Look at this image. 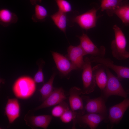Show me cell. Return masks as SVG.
<instances>
[{"mask_svg": "<svg viewBox=\"0 0 129 129\" xmlns=\"http://www.w3.org/2000/svg\"><path fill=\"white\" fill-rule=\"evenodd\" d=\"M48 81L44 84L39 91L41 95V100L44 101L52 93L54 88L53 83L57 72L55 70Z\"/></svg>", "mask_w": 129, "mask_h": 129, "instance_id": "22", "label": "cell"}, {"mask_svg": "<svg viewBox=\"0 0 129 129\" xmlns=\"http://www.w3.org/2000/svg\"><path fill=\"white\" fill-rule=\"evenodd\" d=\"M97 10L93 7L86 12L76 16L73 21L86 30L93 28L96 26L99 17L96 15Z\"/></svg>", "mask_w": 129, "mask_h": 129, "instance_id": "8", "label": "cell"}, {"mask_svg": "<svg viewBox=\"0 0 129 129\" xmlns=\"http://www.w3.org/2000/svg\"><path fill=\"white\" fill-rule=\"evenodd\" d=\"M35 5L34 13L32 16V20L35 22L44 21L48 16L47 9L43 6L38 4Z\"/></svg>", "mask_w": 129, "mask_h": 129, "instance_id": "23", "label": "cell"}, {"mask_svg": "<svg viewBox=\"0 0 129 129\" xmlns=\"http://www.w3.org/2000/svg\"><path fill=\"white\" fill-rule=\"evenodd\" d=\"M60 118L61 121L64 123H69L73 120V127L75 126L76 116L71 109H69L66 110Z\"/></svg>", "mask_w": 129, "mask_h": 129, "instance_id": "25", "label": "cell"}, {"mask_svg": "<svg viewBox=\"0 0 129 129\" xmlns=\"http://www.w3.org/2000/svg\"><path fill=\"white\" fill-rule=\"evenodd\" d=\"M52 57L60 75L68 79L70 73L76 68L65 56L57 52L51 51Z\"/></svg>", "mask_w": 129, "mask_h": 129, "instance_id": "6", "label": "cell"}, {"mask_svg": "<svg viewBox=\"0 0 129 129\" xmlns=\"http://www.w3.org/2000/svg\"><path fill=\"white\" fill-rule=\"evenodd\" d=\"M69 109V108L68 105L64 101L52 108L51 111L52 115L56 117H60Z\"/></svg>", "mask_w": 129, "mask_h": 129, "instance_id": "24", "label": "cell"}, {"mask_svg": "<svg viewBox=\"0 0 129 129\" xmlns=\"http://www.w3.org/2000/svg\"><path fill=\"white\" fill-rule=\"evenodd\" d=\"M20 111V106L18 99H9L5 107V113L9 124L13 123L19 117Z\"/></svg>", "mask_w": 129, "mask_h": 129, "instance_id": "16", "label": "cell"}, {"mask_svg": "<svg viewBox=\"0 0 129 129\" xmlns=\"http://www.w3.org/2000/svg\"><path fill=\"white\" fill-rule=\"evenodd\" d=\"M92 69L96 84L102 91L105 87L108 80L105 66L98 64Z\"/></svg>", "mask_w": 129, "mask_h": 129, "instance_id": "17", "label": "cell"}, {"mask_svg": "<svg viewBox=\"0 0 129 129\" xmlns=\"http://www.w3.org/2000/svg\"><path fill=\"white\" fill-rule=\"evenodd\" d=\"M18 20L16 14L9 10L3 8L0 10V24L3 27H7L16 23Z\"/></svg>", "mask_w": 129, "mask_h": 129, "instance_id": "18", "label": "cell"}, {"mask_svg": "<svg viewBox=\"0 0 129 129\" xmlns=\"http://www.w3.org/2000/svg\"><path fill=\"white\" fill-rule=\"evenodd\" d=\"M86 104L84 109L88 113L99 114L107 117V110L105 99L102 96L91 99L86 97Z\"/></svg>", "mask_w": 129, "mask_h": 129, "instance_id": "10", "label": "cell"}, {"mask_svg": "<svg viewBox=\"0 0 129 129\" xmlns=\"http://www.w3.org/2000/svg\"><path fill=\"white\" fill-rule=\"evenodd\" d=\"M52 118V116L50 115L34 116L27 114L25 116L24 119L26 124L32 128L40 127L46 129L50 124Z\"/></svg>", "mask_w": 129, "mask_h": 129, "instance_id": "15", "label": "cell"}, {"mask_svg": "<svg viewBox=\"0 0 129 129\" xmlns=\"http://www.w3.org/2000/svg\"><path fill=\"white\" fill-rule=\"evenodd\" d=\"M107 118L104 116L98 114H78L76 117V122L78 121L83 127L88 126L91 129H95L102 122L105 120Z\"/></svg>", "mask_w": 129, "mask_h": 129, "instance_id": "13", "label": "cell"}, {"mask_svg": "<svg viewBox=\"0 0 129 129\" xmlns=\"http://www.w3.org/2000/svg\"><path fill=\"white\" fill-rule=\"evenodd\" d=\"M115 39L112 42L111 49L113 56L120 60L129 58V53L126 50L127 40L121 29L117 25L113 27Z\"/></svg>", "mask_w": 129, "mask_h": 129, "instance_id": "2", "label": "cell"}, {"mask_svg": "<svg viewBox=\"0 0 129 129\" xmlns=\"http://www.w3.org/2000/svg\"><path fill=\"white\" fill-rule=\"evenodd\" d=\"M36 83L33 79L29 76L20 77L16 79L13 85V92L18 98L28 99L35 93L36 89Z\"/></svg>", "mask_w": 129, "mask_h": 129, "instance_id": "1", "label": "cell"}, {"mask_svg": "<svg viewBox=\"0 0 129 129\" xmlns=\"http://www.w3.org/2000/svg\"><path fill=\"white\" fill-rule=\"evenodd\" d=\"M127 94H129V90H127V91H126Z\"/></svg>", "mask_w": 129, "mask_h": 129, "instance_id": "29", "label": "cell"}, {"mask_svg": "<svg viewBox=\"0 0 129 129\" xmlns=\"http://www.w3.org/2000/svg\"><path fill=\"white\" fill-rule=\"evenodd\" d=\"M66 13L58 10L50 16L55 25L61 31L65 33L67 24Z\"/></svg>", "mask_w": 129, "mask_h": 129, "instance_id": "20", "label": "cell"}, {"mask_svg": "<svg viewBox=\"0 0 129 129\" xmlns=\"http://www.w3.org/2000/svg\"><path fill=\"white\" fill-rule=\"evenodd\" d=\"M31 4L33 5H35L38 3H41L42 0H30Z\"/></svg>", "mask_w": 129, "mask_h": 129, "instance_id": "28", "label": "cell"}, {"mask_svg": "<svg viewBox=\"0 0 129 129\" xmlns=\"http://www.w3.org/2000/svg\"><path fill=\"white\" fill-rule=\"evenodd\" d=\"M84 64L82 69V79L83 88L82 94H88L93 92L96 85L93 73L91 63L89 58L86 57L84 59Z\"/></svg>", "mask_w": 129, "mask_h": 129, "instance_id": "4", "label": "cell"}, {"mask_svg": "<svg viewBox=\"0 0 129 129\" xmlns=\"http://www.w3.org/2000/svg\"><path fill=\"white\" fill-rule=\"evenodd\" d=\"M78 37L80 40L79 45L86 55L89 54L93 56L104 57L106 53L104 46H101L100 48H98L84 33Z\"/></svg>", "mask_w": 129, "mask_h": 129, "instance_id": "7", "label": "cell"}, {"mask_svg": "<svg viewBox=\"0 0 129 129\" xmlns=\"http://www.w3.org/2000/svg\"><path fill=\"white\" fill-rule=\"evenodd\" d=\"M45 64V62L41 60L38 63V69L34 75L33 79L36 83H40L44 82V77L43 71V66Z\"/></svg>", "mask_w": 129, "mask_h": 129, "instance_id": "26", "label": "cell"}, {"mask_svg": "<svg viewBox=\"0 0 129 129\" xmlns=\"http://www.w3.org/2000/svg\"><path fill=\"white\" fill-rule=\"evenodd\" d=\"M66 98L63 89L61 87L54 88L50 94L34 111L55 105L63 102Z\"/></svg>", "mask_w": 129, "mask_h": 129, "instance_id": "14", "label": "cell"}, {"mask_svg": "<svg viewBox=\"0 0 129 129\" xmlns=\"http://www.w3.org/2000/svg\"><path fill=\"white\" fill-rule=\"evenodd\" d=\"M86 55L80 45H70L67 49L65 56L76 68L78 70H82L84 64L83 57Z\"/></svg>", "mask_w": 129, "mask_h": 129, "instance_id": "11", "label": "cell"}, {"mask_svg": "<svg viewBox=\"0 0 129 129\" xmlns=\"http://www.w3.org/2000/svg\"><path fill=\"white\" fill-rule=\"evenodd\" d=\"M129 107V99H125L121 102L110 108L108 118L111 124H118Z\"/></svg>", "mask_w": 129, "mask_h": 129, "instance_id": "12", "label": "cell"}, {"mask_svg": "<svg viewBox=\"0 0 129 129\" xmlns=\"http://www.w3.org/2000/svg\"><path fill=\"white\" fill-rule=\"evenodd\" d=\"M89 58L91 63L102 64L112 70L120 81L124 79H129V67L115 65L112 60L108 58L92 56Z\"/></svg>", "mask_w": 129, "mask_h": 129, "instance_id": "5", "label": "cell"}, {"mask_svg": "<svg viewBox=\"0 0 129 129\" xmlns=\"http://www.w3.org/2000/svg\"><path fill=\"white\" fill-rule=\"evenodd\" d=\"M54 0L58 7V10L66 13L72 11L71 5L66 0Z\"/></svg>", "mask_w": 129, "mask_h": 129, "instance_id": "27", "label": "cell"}, {"mask_svg": "<svg viewBox=\"0 0 129 129\" xmlns=\"http://www.w3.org/2000/svg\"><path fill=\"white\" fill-rule=\"evenodd\" d=\"M123 0H102L100 7L102 11L106 10L109 16L113 15L115 10L121 4Z\"/></svg>", "mask_w": 129, "mask_h": 129, "instance_id": "21", "label": "cell"}, {"mask_svg": "<svg viewBox=\"0 0 129 129\" xmlns=\"http://www.w3.org/2000/svg\"><path fill=\"white\" fill-rule=\"evenodd\" d=\"M116 14L125 25H129V2L123 1L120 5L114 11Z\"/></svg>", "mask_w": 129, "mask_h": 129, "instance_id": "19", "label": "cell"}, {"mask_svg": "<svg viewBox=\"0 0 129 129\" xmlns=\"http://www.w3.org/2000/svg\"><path fill=\"white\" fill-rule=\"evenodd\" d=\"M69 93V100L70 109L76 116L77 115V111L78 114H84V108L82 99L80 96L82 94V89L74 86L70 89Z\"/></svg>", "mask_w": 129, "mask_h": 129, "instance_id": "9", "label": "cell"}, {"mask_svg": "<svg viewBox=\"0 0 129 129\" xmlns=\"http://www.w3.org/2000/svg\"><path fill=\"white\" fill-rule=\"evenodd\" d=\"M105 67L108 80L105 87L102 91L103 94L102 96L105 99L113 95L126 98L128 94L123 88L120 80L111 72L109 68Z\"/></svg>", "mask_w": 129, "mask_h": 129, "instance_id": "3", "label": "cell"}]
</instances>
